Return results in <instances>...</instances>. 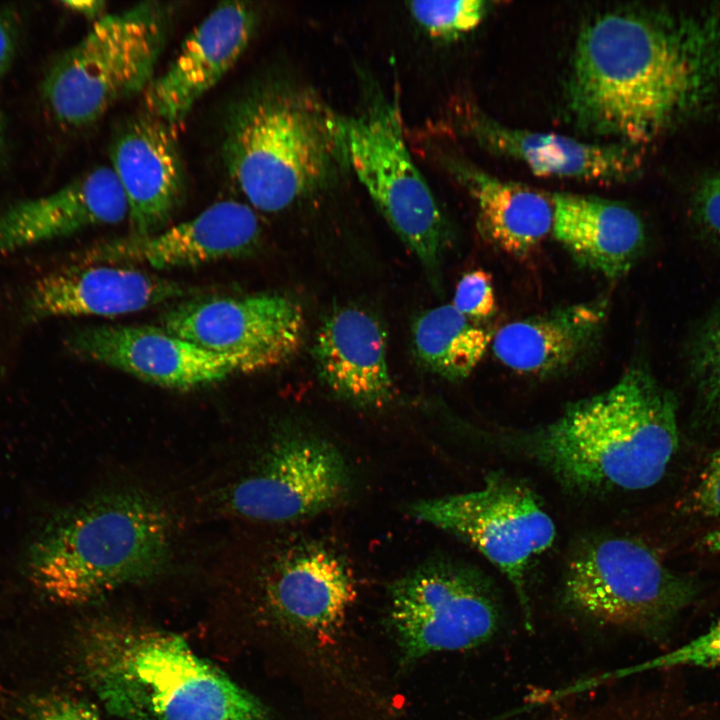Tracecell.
Wrapping results in <instances>:
<instances>
[{"label": "cell", "instance_id": "36", "mask_svg": "<svg viewBox=\"0 0 720 720\" xmlns=\"http://www.w3.org/2000/svg\"><path fill=\"white\" fill-rule=\"evenodd\" d=\"M2 131H3V129H2V118H1V112H0V148H1V145H2V138H3Z\"/></svg>", "mask_w": 720, "mask_h": 720}, {"label": "cell", "instance_id": "32", "mask_svg": "<svg viewBox=\"0 0 720 720\" xmlns=\"http://www.w3.org/2000/svg\"><path fill=\"white\" fill-rule=\"evenodd\" d=\"M684 505L689 512L720 518V448L712 455Z\"/></svg>", "mask_w": 720, "mask_h": 720}, {"label": "cell", "instance_id": "33", "mask_svg": "<svg viewBox=\"0 0 720 720\" xmlns=\"http://www.w3.org/2000/svg\"><path fill=\"white\" fill-rule=\"evenodd\" d=\"M18 23L14 13L0 8V78L11 65L18 37Z\"/></svg>", "mask_w": 720, "mask_h": 720}, {"label": "cell", "instance_id": "28", "mask_svg": "<svg viewBox=\"0 0 720 720\" xmlns=\"http://www.w3.org/2000/svg\"><path fill=\"white\" fill-rule=\"evenodd\" d=\"M673 667H720V620L686 644L628 668L622 674Z\"/></svg>", "mask_w": 720, "mask_h": 720}, {"label": "cell", "instance_id": "10", "mask_svg": "<svg viewBox=\"0 0 720 720\" xmlns=\"http://www.w3.org/2000/svg\"><path fill=\"white\" fill-rule=\"evenodd\" d=\"M389 618L402 656L417 660L487 642L499 628L501 610L485 576L441 561L393 584Z\"/></svg>", "mask_w": 720, "mask_h": 720}, {"label": "cell", "instance_id": "26", "mask_svg": "<svg viewBox=\"0 0 720 720\" xmlns=\"http://www.w3.org/2000/svg\"><path fill=\"white\" fill-rule=\"evenodd\" d=\"M690 370L703 413L720 421V307L693 343Z\"/></svg>", "mask_w": 720, "mask_h": 720}, {"label": "cell", "instance_id": "4", "mask_svg": "<svg viewBox=\"0 0 720 720\" xmlns=\"http://www.w3.org/2000/svg\"><path fill=\"white\" fill-rule=\"evenodd\" d=\"M172 555L167 507L146 491L122 488L53 514L32 537L25 569L49 599L79 605L162 575Z\"/></svg>", "mask_w": 720, "mask_h": 720}, {"label": "cell", "instance_id": "25", "mask_svg": "<svg viewBox=\"0 0 720 720\" xmlns=\"http://www.w3.org/2000/svg\"><path fill=\"white\" fill-rule=\"evenodd\" d=\"M493 335L478 326L452 304L421 313L412 326L418 362L447 380L468 377L491 345Z\"/></svg>", "mask_w": 720, "mask_h": 720}, {"label": "cell", "instance_id": "21", "mask_svg": "<svg viewBox=\"0 0 720 720\" xmlns=\"http://www.w3.org/2000/svg\"><path fill=\"white\" fill-rule=\"evenodd\" d=\"M313 355L322 381L344 400L377 407L392 398L386 334L367 311L344 307L332 312L318 330Z\"/></svg>", "mask_w": 720, "mask_h": 720}, {"label": "cell", "instance_id": "15", "mask_svg": "<svg viewBox=\"0 0 720 720\" xmlns=\"http://www.w3.org/2000/svg\"><path fill=\"white\" fill-rule=\"evenodd\" d=\"M248 3L218 4L185 38L164 72L143 92L149 115L170 128L181 124L195 104L236 64L256 28Z\"/></svg>", "mask_w": 720, "mask_h": 720}, {"label": "cell", "instance_id": "8", "mask_svg": "<svg viewBox=\"0 0 720 720\" xmlns=\"http://www.w3.org/2000/svg\"><path fill=\"white\" fill-rule=\"evenodd\" d=\"M342 127L349 168L430 281L438 284L448 228L411 157L396 113L376 103L360 115L342 116Z\"/></svg>", "mask_w": 720, "mask_h": 720}, {"label": "cell", "instance_id": "17", "mask_svg": "<svg viewBox=\"0 0 720 720\" xmlns=\"http://www.w3.org/2000/svg\"><path fill=\"white\" fill-rule=\"evenodd\" d=\"M110 156L132 234L161 231L180 206L186 184L172 128L148 113L130 120L115 137Z\"/></svg>", "mask_w": 720, "mask_h": 720}, {"label": "cell", "instance_id": "7", "mask_svg": "<svg viewBox=\"0 0 720 720\" xmlns=\"http://www.w3.org/2000/svg\"><path fill=\"white\" fill-rule=\"evenodd\" d=\"M561 592L568 608L590 620L661 637L693 602L697 586L641 540L610 536L575 548Z\"/></svg>", "mask_w": 720, "mask_h": 720}, {"label": "cell", "instance_id": "27", "mask_svg": "<svg viewBox=\"0 0 720 720\" xmlns=\"http://www.w3.org/2000/svg\"><path fill=\"white\" fill-rule=\"evenodd\" d=\"M409 12L431 37L455 39L476 28L483 20L487 3L479 0L413 1Z\"/></svg>", "mask_w": 720, "mask_h": 720}, {"label": "cell", "instance_id": "12", "mask_svg": "<svg viewBox=\"0 0 720 720\" xmlns=\"http://www.w3.org/2000/svg\"><path fill=\"white\" fill-rule=\"evenodd\" d=\"M348 485L347 465L334 446L311 436H290L273 443L258 467L233 484L226 504L249 519L299 520L336 504Z\"/></svg>", "mask_w": 720, "mask_h": 720}, {"label": "cell", "instance_id": "18", "mask_svg": "<svg viewBox=\"0 0 720 720\" xmlns=\"http://www.w3.org/2000/svg\"><path fill=\"white\" fill-rule=\"evenodd\" d=\"M128 217L120 184L109 166L96 167L47 195L0 211V259L98 225Z\"/></svg>", "mask_w": 720, "mask_h": 720}, {"label": "cell", "instance_id": "23", "mask_svg": "<svg viewBox=\"0 0 720 720\" xmlns=\"http://www.w3.org/2000/svg\"><path fill=\"white\" fill-rule=\"evenodd\" d=\"M265 591L275 616L314 635L334 631L343 622L354 597L344 564L320 548L305 550L282 562Z\"/></svg>", "mask_w": 720, "mask_h": 720}, {"label": "cell", "instance_id": "19", "mask_svg": "<svg viewBox=\"0 0 720 720\" xmlns=\"http://www.w3.org/2000/svg\"><path fill=\"white\" fill-rule=\"evenodd\" d=\"M467 128L488 150L520 161L537 176L617 183L630 179L641 167L639 151L625 144L587 143L556 133L510 128L479 113L468 118Z\"/></svg>", "mask_w": 720, "mask_h": 720}, {"label": "cell", "instance_id": "14", "mask_svg": "<svg viewBox=\"0 0 720 720\" xmlns=\"http://www.w3.org/2000/svg\"><path fill=\"white\" fill-rule=\"evenodd\" d=\"M254 209L243 202L212 204L192 219L157 233L100 242L85 250L82 264H147L163 270L200 266L248 255L260 241Z\"/></svg>", "mask_w": 720, "mask_h": 720}, {"label": "cell", "instance_id": "1", "mask_svg": "<svg viewBox=\"0 0 720 720\" xmlns=\"http://www.w3.org/2000/svg\"><path fill=\"white\" fill-rule=\"evenodd\" d=\"M568 102L582 127L632 147L713 111L720 105V3L594 18L576 42Z\"/></svg>", "mask_w": 720, "mask_h": 720}, {"label": "cell", "instance_id": "34", "mask_svg": "<svg viewBox=\"0 0 720 720\" xmlns=\"http://www.w3.org/2000/svg\"><path fill=\"white\" fill-rule=\"evenodd\" d=\"M62 4L67 9H70L89 19H92L94 20V22L105 15L104 11L106 9V3L104 1H64L62 2Z\"/></svg>", "mask_w": 720, "mask_h": 720}, {"label": "cell", "instance_id": "20", "mask_svg": "<svg viewBox=\"0 0 720 720\" xmlns=\"http://www.w3.org/2000/svg\"><path fill=\"white\" fill-rule=\"evenodd\" d=\"M607 302L594 300L510 322L493 336L495 357L511 370L548 378L577 368L595 351L606 320Z\"/></svg>", "mask_w": 720, "mask_h": 720}, {"label": "cell", "instance_id": "24", "mask_svg": "<svg viewBox=\"0 0 720 720\" xmlns=\"http://www.w3.org/2000/svg\"><path fill=\"white\" fill-rule=\"evenodd\" d=\"M444 160L473 198L480 231L498 249L523 257L552 232V199L527 186L492 176L463 159Z\"/></svg>", "mask_w": 720, "mask_h": 720}, {"label": "cell", "instance_id": "2", "mask_svg": "<svg viewBox=\"0 0 720 720\" xmlns=\"http://www.w3.org/2000/svg\"><path fill=\"white\" fill-rule=\"evenodd\" d=\"M488 442L579 493L655 485L679 443L673 395L640 363L608 389L572 402L552 422L488 432Z\"/></svg>", "mask_w": 720, "mask_h": 720}, {"label": "cell", "instance_id": "6", "mask_svg": "<svg viewBox=\"0 0 720 720\" xmlns=\"http://www.w3.org/2000/svg\"><path fill=\"white\" fill-rule=\"evenodd\" d=\"M169 18L167 7L144 2L95 21L43 79V101L53 118L66 127H85L143 93L155 77Z\"/></svg>", "mask_w": 720, "mask_h": 720}, {"label": "cell", "instance_id": "3", "mask_svg": "<svg viewBox=\"0 0 720 720\" xmlns=\"http://www.w3.org/2000/svg\"><path fill=\"white\" fill-rule=\"evenodd\" d=\"M78 664L122 720H272L266 707L177 634L116 620L80 633Z\"/></svg>", "mask_w": 720, "mask_h": 720}, {"label": "cell", "instance_id": "30", "mask_svg": "<svg viewBox=\"0 0 720 720\" xmlns=\"http://www.w3.org/2000/svg\"><path fill=\"white\" fill-rule=\"evenodd\" d=\"M452 305L473 322L490 318L496 311L490 274L481 269L465 273L456 286Z\"/></svg>", "mask_w": 720, "mask_h": 720}, {"label": "cell", "instance_id": "9", "mask_svg": "<svg viewBox=\"0 0 720 720\" xmlns=\"http://www.w3.org/2000/svg\"><path fill=\"white\" fill-rule=\"evenodd\" d=\"M410 513L469 543L497 567L513 587L526 628H532L528 574L553 545L556 527L526 483L489 473L482 488L419 500Z\"/></svg>", "mask_w": 720, "mask_h": 720}, {"label": "cell", "instance_id": "22", "mask_svg": "<svg viewBox=\"0 0 720 720\" xmlns=\"http://www.w3.org/2000/svg\"><path fill=\"white\" fill-rule=\"evenodd\" d=\"M552 233L581 265L617 279L630 271L645 246L639 215L623 203L555 193Z\"/></svg>", "mask_w": 720, "mask_h": 720}, {"label": "cell", "instance_id": "16", "mask_svg": "<svg viewBox=\"0 0 720 720\" xmlns=\"http://www.w3.org/2000/svg\"><path fill=\"white\" fill-rule=\"evenodd\" d=\"M188 289L143 270L82 264L49 272L27 289L21 321L34 324L59 316L114 317L183 297Z\"/></svg>", "mask_w": 720, "mask_h": 720}, {"label": "cell", "instance_id": "29", "mask_svg": "<svg viewBox=\"0 0 720 720\" xmlns=\"http://www.w3.org/2000/svg\"><path fill=\"white\" fill-rule=\"evenodd\" d=\"M15 720H101L98 713L80 699L57 693L34 695L18 709Z\"/></svg>", "mask_w": 720, "mask_h": 720}, {"label": "cell", "instance_id": "13", "mask_svg": "<svg viewBox=\"0 0 720 720\" xmlns=\"http://www.w3.org/2000/svg\"><path fill=\"white\" fill-rule=\"evenodd\" d=\"M65 346L75 356L167 389L192 390L237 373L226 358L161 326L101 324L73 330Z\"/></svg>", "mask_w": 720, "mask_h": 720}, {"label": "cell", "instance_id": "5", "mask_svg": "<svg viewBox=\"0 0 720 720\" xmlns=\"http://www.w3.org/2000/svg\"><path fill=\"white\" fill-rule=\"evenodd\" d=\"M222 155L253 209L278 212L349 168L342 116L309 91L271 85L230 109Z\"/></svg>", "mask_w": 720, "mask_h": 720}, {"label": "cell", "instance_id": "35", "mask_svg": "<svg viewBox=\"0 0 720 720\" xmlns=\"http://www.w3.org/2000/svg\"><path fill=\"white\" fill-rule=\"evenodd\" d=\"M705 546L712 552H720V528L710 532L704 539Z\"/></svg>", "mask_w": 720, "mask_h": 720}, {"label": "cell", "instance_id": "31", "mask_svg": "<svg viewBox=\"0 0 720 720\" xmlns=\"http://www.w3.org/2000/svg\"><path fill=\"white\" fill-rule=\"evenodd\" d=\"M691 208L700 229L720 242V172L704 177L696 185Z\"/></svg>", "mask_w": 720, "mask_h": 720}, {"label": "cell", "instance_id": "11", "mask_svg": "<svg viewBox=\"0 0 720 720\" xmlns=\"http://www.w3.org/2000/svg\"><path fill=\"white\" fill-rule=\"evenodd\" d=\"M160 326L226 358L237 373H255L279 366L298 352L305 319L300 304L281 294L198 296L165 311Z\"/></svg>", "mask_w": 720, "mask_h": 720}]
</instances>
